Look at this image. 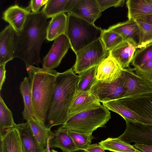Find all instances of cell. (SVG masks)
I'll use <instances>...</instances> for the list:
<instances>
[{
    "instance_id": "1f68e13d",
    "label": "cell",
    "mask_w": 152,
    "mask_h": 152,
    "mask_svg": "<svg viewBox=\"0 0 152 152\" xmlns=\"http://www.w3.org/2000/svg\"><path fill=\"white\" fill-rule=\"evenodd\" d=\"M152 59V42L136 50L131 65L134 68L140 67Z\"/></svg>"
},
{
    "instance_id": "9c48e42d",
    "label": "cell",
    "mask_w": 152,
    "mask_h": 152,
    "mask_svg": "<svg viewBox=\"0 0 152 152\" xmlns=\"http://www.w3.org/2000/svg\"><path fill=\"white\" fill-rule=\"evenodd\" d=\"M122 74L126 89L123 98L152 92V82L137 73L134 68L123 69Z\"/></svg>"
},
{
    "instance_id": "ee69618b",
    "label": "cell",
    "mask_w": 152,
    "mask_h": 152,
    "mask_svg": "<svg viewBox=\"0 0 152 152\" xmlns=\"http://www.w3.org/2000/svg\"><path fill=\"white\" fill-rule=\"evenodd\" d=\"M146 1L152 7V0H146Z\"/></svg>"
},
{
    "instance_id": "7c38bea8",
    "label": "cell",
    "mask_w": 152,
    "mask_h": 152,
    "mask_svg": "<svg viewBox=\"0 0 152 152\" xmlns=\"http://www.w3.org/2000/svg\"><path fill=\"white\" fill-rule=\"evenodd\" d=\"M123 69L109 55L98 66L96 79L103 83L112 82L121 76Z\"/></svg>"
},
{
    "instance_id": "5b68a950",
    "label": "cell",
    "mask_w": 152,
    "mask_h": 152,
    "mask_svg": "<svg viewBox=\"0 0 152 152\" xmlns=\"http://www.w3.org/2000/svg\"><path fill=\"white\" fill-rule=\"evenodd\" d=\"M67 17L65 35L75 54L100 39L103 30L100 28L70 13Z\"/></svg>"
},
{
    "instance_id": "5bb4252c",
    "label": "cell",
    "mask_w": 152,
    "mask_h": 152,
    "mask_svg": "<svg viewBox=\"0 0 152 152\" xmlns=\"http://www.w3.org/2000/svg\"><path fill=\"white\" fill-rule=\"evenodd\" d=\"M15 32L10 25L0 33V65L6 64L14 58Z\"/></svg>"
},
{
    "instance_id": "ffe728a7",
    "label": "cell",
    "mask_w": 152,
    "mask_h": 152,
    "mask_svg": "<svg viewBox=\"0 0 152 152\" xmlns=\"http://www.w3.org/2000/svg\"><path fill=\"white\" fill-rule=\"evenodd\" d=\"M20 132L24 152H45V148L33 134L27 123L17 124Z\"/></svg>"
},
{
    "instance_id": "e0dca14e",
    "label": "cell",
    "mask_w": 152,
    "mask_h": 152,
    "mask_svg": "<svg viewBox=\"0 0 152 152\" xmlns=\"http://www.w3.org/2000/svg\"><path fill=\"white\" fill-rule=\"evenodd\" d=\"M102 104L109 110L119 114L125 121L151 124L150 121L148 119L133 111L119 99L104 102L102 103Z\"/></svg>"
},
{
    "instance_id": "f546056e",
    "label": "cell",
    "mask_w": 152,
    "mask_h": 152,
    "mask_svg": "<svg viewBox=\"0 0 152 152\" xmlns=\"http://www.w3.org/2000/svg\"><path fill=\"white\" fill-rule=\"evenodd\" d=\"M68 0H48L42 10L47 18H52L60 14L65 12Z\"/></svg>"
},
{
    "instance_id": "b9f144b4",
    "label": "cell",
    "mask_w": 152,
    "mask_h": 152,
    "mask_svg": "<svg viewBox=\"0 0 152 152\" xmlns=\"http://www.w3.org/2000/svg\"><path fill=\"white\" fill-rule=\"evenodd\" d=\"M48 140L46 147L45 148V152H50V148L49 147L48 143Z\"/></svg>"
},
{
    "instance_id": "60d3db41",
    "label": "cell",
    "mask_w": 152,
    "mask_h": 152,
    "mask_svg": "<svg viewBox=\"0 0 152 152\" xmlns=\"http://www.w3.org/2000/svg\"><path fill=\"white\" fill-rule=\"evenodd\" d=\"M139 19L142 20L149 24L152 25V14L143 16Z\"/></svg>"
},
{
    "instance_id": "30bf717a",
    "label": "cell",
    "mask_w": 152,
    "mask_h": 152,
    "mask_svg": "<svg viewBox=\"0 0 152 152\" xmlns=\"http://www.w3.org/2000/svg\"><path fill=\"white\" fill-rule=\"evenodd\" d=\"M70 47L69 41L65 34L56 38L49 51L43 58L42 68L54 69L57 67Z\"/></svg>"
},
{
    "instance_id": "8fae6325",
    "label": "cell",
    "mask_w": 152,
    "mask_h": 152,
    "mask_svg": "<svg viewBox=\"0 0 152 152\" xmlns=\"http://www.w3.org/2000/svg\"><path fill=\"white\" fill-rule=\"evenodd\" d=\"M137 44L133 39L123 41L109 52L112 57L123 69L129 67L137 49Z\"/></svg>"
},
{
    "instance_id": "7a4b0ae2",
    "label": "cell",
    "mask_w": 152,
    "mask_h": 152,
    "mask_svg": "<svg viewBox=\"0 0 152 152\" xmlns=\"http://www.w3.org/2000/svg\"><path fill=\"white\" fill-rule=\"evenodd\" d=\"M79 76L72 68L58 72L56 85L48 110L46 125L50 129L53 126L62 125L67 120L70 107L77 91Z\"/></svg>"
},
{
    "instance_id": "2e32d148",
    "label": "cell",
    "mask_w": 152,
    "mask_h": 152,
    "mask_svg": "<svg viewBox=\"0 0 152 152\" xmlns=\"http://www.w3.org/2000/svg\"><path fill=\"white\" fill-rule=\"evenodd\" d=\"M5 130V133L0 134V152H24L20 132L16 126Z\"/></svg>"
},
{
    "instance_id": "d6a6232c",
    "label": "cell",
    "mask_w": 152,
    "mask_h": 152,
    "mask_svg": "<svg viewBox=\"0 0 152 152\" xmlns=\"http://www.w3.org/2000/svg\"><path fill=\"white\" fill-rule=\"evenodd\" d=\"M67 132L78 149L86 150L91 145L92 140L94 138L92 134L81 133L70 130H67Z\"/></svg>"
},
{
    "instance_id": "3957f363",
    "label": "cell",
    "mask_w": 152,
    "mask_h": 152,
    "mask_svg": "<svg viewBox=\"0 0 152 152\" xmlns=\"http://www.w3.org/2000/svg\"><path fill=\"white\" fill-rule=\"evenodd\" d=\"M31 84L35 118L45 124L54 92L58 73L54 69L30 66L26 68Z\"/></svg>"
},
{
    "instance_id": "d590c367",
    "label": "cell",
    "mask_w": 152,
    "mask_h": 152,
    "mask_svg": "<svg viewBox=\"0 0 152 152\" xmlns=\"http://www.w3.org/2000/svg\"><path fill=\"white\" fill-rule=\"evenodd\" d=\"M48 0H31L30 1L28 7L27 8L32 13H37L39 12L41 7L45 5Z\"/></svg>"
},
{
    "instance_id": "44dd1931",
    "label": "cell",
    "mask_w": 152,
    "mask_h": 152,
    "mask_svg": "<svg viewBox=\"0 0 152 152\" xmlns=\"http://www.w3.org/2000/svg\"><path fill=\"white\" fill-rule=\"evenodd\" d=\"M108 29L118 34L123 41L132 39L138 45L139 31L135 20H128L111 26Z\"/></svg>"
},
{
    "instance_id": "e575fe53",
    "label": "cell",
    "mask_w": 152,
    "mask_h": 152,
    "mask_svg": "<svg viewBox=\"0 0 152 152\" xmlns=\"http://www.w3.org/2000/svg\"><path fill=\"white\" fill-rule=\"evenodd\" d=\"M97 1L102 12L111 7H123L125 1V0H97Z\"/></svg>"
},
{
    "instance_id": "f35d334b",
    "label": "cell",
    "mask_w": 152,
    "mask_h": 152,
    "mask_svg": "<svg viewBox=\"0 0 152 152\" xmlns=\"http://www.w3.org/2000/svg\"><path fill=\"white\" fill-rule=\"evenodd\" d=\"M86 150L89 152H105L100 145L96 143L90 145Z\"/></svg>"
},
{
    "instance_id": "ac0fdd59",
    "label": "cell",
    "mask_w": 152,
    "mask_h": 152,
    "mask_svg": "<svg viewBox=\"0 0 152 152\" xmlns=\"http://www.w3.org/2000/svg\"><path fill=\"white\" fill-rule=\"evenodd\" d=\"M100 104V102L90 91L76 94L70 107L68 118L75 114Z\"/></svg>"
},
{
    "instance_id": "ba28073f",
    "label": "cell",
    "mask_w": 152,
    "mask_h": 152,
    "mask_svg": "<svg viewBox=\"0 0 152 152\" xmlns=\"http://www.w3.org/2000/svg\"><path fill=\"white\" fill-rule=\"evenodd\" d=\"M89 91L102 103L123 98L126 89L122 72L121 76L112 82L105 83L96 80Z\"/></svg>"
},
{
    "instance_id": "7402d4cb",
    "label": "cell",
    "mask_w": 152,
    "mask_h": 152,
    "mask_svg": "<svg viewBox=\"0 0 152 152\" xmlns=\"http://www.w3.org/2000/svg\"><path fill=\"white\" fill-rule=\"evenodd\" d=\"M126 4L129 20H137L152 14V7L146 0H127Z\"/></svg>"
},
{
    "instance_id": "836d02e7",
    "label": "cell",
    "mask_w": 152,
    "mask_h": 152,
    "mask_svg": "<svg viewBox=\"0 0 152 152\" xmlns=\"http://www.w3.org/2000/svg\"><path fill=\"white\" fill-rule=\"evenodd\" d=\"M134 69L137 73L152 82V59L142 66Z\"/></svg>"
},
{
    "instance_id": "d6986e66",
    "label": "cell",
    "mask_w": 152,
    "mask_h": 152,
    "mask_svg": "<svg viewBox=\"0 0 152 152\" xmlns=\"http://www.w3.org/2000/svg\"><path fill=\"white\" fill-rule=\"evenodd\" d=\"M48 143L50 148H58L63 152H72L78 149L68 134L67 130L60 127L52 132L49 138Z\"/></svg>"
},
{
    "instance_id": "8992f818",
    "label": "cell",
    "mask_w": 152,
    "mask_h": 152,
    "mask_svg": "<svg viewBox=\"0 0 152 152\" xmlns=\"http://www.w3.org/2000/svg\"><path fill=\"white\" fill-rule=\"evenodd\" d=\"M109 110L101 104L70 117L59 127L67 130L92 134L98 128L104 126L110 119Z\"/></svg>"
},
{
    "instance_id": "74e56055",
    "label": "cell",
    "mask_w": 152,
    "mask_h": 152,
    "mask_svg": "<svg viewBox=\"0 0 152 152\" xmlns=\"http://www.w3.org/2000/svg\"><path fill=\"white\" fill-rule=\"evenodd\" d=\"M80 1V0H68L66 5L65 12L70 13Z\"/></svg>"
},
{
    "instance_id": "277c9868",
    "label": "cell",
    "mask_w": 152,
    "mask_h": 152,
    "mask_svg": "<svg viewBox=\"0 0 152 152\" xmlns=\"http://www.w3.org/2000/svg\"><path fill=\"white\" fill-rule=\"evenodd\" d=\"M123 102L151 124L126 121L125 131L118 138L129 144L133 142L152 146V92L126 98Z\"/></svg>"
},
{
    "instance_id": "f1b7e54d",
    "label": "cell",
    "mask_w": 152,
    "mask_h": 152,
    "mask_svg": "<svg viewBox=\"0 0 152 152\" xmlns=\"http://www.w3.org/2000/svg\"><path fill=\"white\" fill-rule=\"evenodd\" d=\"M11 111L5 104L0 96V134L4 130L15 126Z\"/></svg>"
},
{
    "instance_id": "d4e9b609",
    "label": "cell",
    "mask_w": 152,
    "mask_h": 152,
    "mask_svg": "<svg viewBox=\"0 0 152 152\" xmlns=\"http://www.w3.org/2000/svg\"><path fill=\"white\" fill-rule=\"evenodd\" d=\"M20 89L24 102V109L22 112L24 119L27 117L34 118L33 110L31 84L28 77H25L20 85Z\"/></svg>"
},
{
    "instance_id": "603a6c76",
    "label": "cell",
    "mask_w": 152,
    "mask_h": 152,
    "mask_svg": "<svg viewBox=\"0 0 152 152\" xmlns=\"http://www.w3.org/2000/svg\"><path fill=\"white\" fill-rule=\"evenodd\" d=\"M47 29V39L52 41L62 34H65L66 28L67 15L64 13L51 18Z\"/></svg>"
},
{
    "instance_id": "4316f807",
    "label": "cell",
    "mask_w": 152,
    "mask_h": 152,
    "mask_svg": "<svg viewBox=\"0 0 152 152\" xmlns=\"http://www.w3.org/2000/svg\"><path fill=\"white\" fill-rule=\"evenodd\" d=\"M97 66L91 67L78 74L76 94L90 91L97 80Z\"/></svg>"
},
{
    "instance_id": "6da1fadb",
    "label": "cell",
    "mask_w": 152,
    "mask_h": 152,
    "mask_svg": "<svg viewBox=\"0 0 152 152\" xmlns=\"http://www.w3.org/2000/svg\"><path fill=\"white\" fill-rule=\"evenodd\" d=\"M42 10L37 13L31 12L22 31L15 33L14 58L22 60L26 68L39 66L42 63L40 53L43 43L46 39L49 23Z\"/></svg>"
},
{
    "instance_id": "ab89813d",
    "label": "cell",
    "mask_w": 152,
    "mask_h": 152,
    "mask_svg": "<svg viewBox=\"0 0 152 152\" xmlns=\"http://www.w3.org/2000/svg\"><path fill=\"white\" fill-rule=\"evenodd\" d=\"M6 64L0 65V90L1 89L6 78Z\"/></svg>"
},
{
    "instance_id": "4fadbf2b",
    "label": "cell",
    "mask_w": 152,
    "mask_h": 152,
    "mask_svg": "<svg viewBox=\"0 0 152 152\" xmlns=\"http://www.w3.org/2000/svg\"><path fill=\"white\" fill-rule=\"evenodd\" d=\"M101 12L97 0H80L70 13L94 24Z\"/></svg>"
},
{
    "instance_id": "f6af8a7d",
    "label": "cell",
    "mask_w": 152,
    "mask_h": 152,
    "mask_svg": "<svg viewBox=\"0 0 152 152\" xmlns=\"http://www.w3.org/2000/svg\"><path fill=\"white\" fill-rule=\"evenodd\" d=\"M50 152H58V151L54 149H51L50 150Z\"/></svg>"
},
{
    "instance_id": "83f0119b",
    "label": "cell",
    "mask_w": 152,
    "mask_h": 152,
    "mask_svg": "<svg viewBox=\"0 0 152 152\" xmlns=\"http://www.w3.org/2000/svg\"><path fill=\"white\" fill-rule=\"evenodd\" d=\"M139 31L137 48H141L152 42V25L141 19L135 20Z\"/></svg>"
},
{
    "instance_id": "cb8c5ba5",
    "label": "cell",
    "mask_w": 152,
    "mask_h": 152,
    "mask_svg": "<svg viewBox=\"0 0 152 152\" xmlns=\"http://www.w3.org/2000/svg\"><path fill=\"white\" fill-rule=\"evenodd\" d=\"M24 120L26 121L34 135L40 144L45 148L48 140L52 133L50 129L34 118L27 117Z\"/></svg>"
},
{
    "instance_id": "9a60e30c",
    "label": "cell",
    "mask_w": 152,
    "mask_h": 152,
    "mask_svg": "<svg viewBox=\"0 0 152 152\" xmlns=\"http://www.w3.org/2000/svg\"><path fill=\"white\" fill-rule=\"evenodd\" d=\"M30 11L26 8L15 5L10 7L4 12L3 19L8 22L16 34L23 29Z\"/></svg>"
},
{
    "instance_id": "7bdbcfd3",
    "label": "cell",
    "mask_w": 152,
    "mask_h": 152,
    "mask_svg": "<svg viewBox=\"0 0 152 152\" xmlns=\"http://www.w3.org/2000/svg\"><path fill=\"white\" fill-rule=\"evenodd\" d=\"M72 152H89L86 150H82L81 149H78L75 151H74Z\"/></svg>"
},
{
    "instance_id": "4dcf8cb0",
    "label": "cell",
    "mask_w": 152,
    "mask_h": 152,
    "mask_svg": "<svg viewBox=\"0 0 152 152\" xmlns=\"http://www.w3.org/2000/svg\"><path fill=\"white\" fill-rule=\"evenodd\" d=\"M100 39L108 52L123 41L120 35L108 29L103 30Z\"/></svg>"
},
{
    "instance_id": "52a82bcc",
    "label": "cell",
    "mask_w": 152,
    "mask_h": 152,
    "mask_svg": "<svg viewBox=\"0 0 152 152\" xmlns=\"http://www.w3.org/2000/svg\"><path fill=\"white\" fill-rule=\"evenodd\" d=\"M76 58L72 69L78 74L98 66L109 55L100 39L83 48L76 54Z\"/></svg>"
},
{
    "instance_id": "8d00e7d4",
    "label": "cell",
    "mask_w": 152,
    "mask_h": 152,
    "mask_svg": "<svg viewBox=\"0 0 152 152\" xmlns=\"http://www.w3.org/2000/svg\"><path fill=\"white\" fill-rule=\"evenodd\" d=\"M136 148L142 152H152V146L135 143L132 145Z\"/></svg>"
},
{
    "instance_id": "484cf974",
    "label": "cell",
    "mask_w": 152,
    "mask_h": 152,
    "mask_svg": "<svg viewBox=\"0 0 152 152\" xmlns=\"http://www.w3.org/2000/svg\"><path fill=\"white\" fill-rule=\"evenodd\" d=\"M104 150L114 152H142L121 139L109 137L99 143Z\"/></svg>"
}]
</instances>
